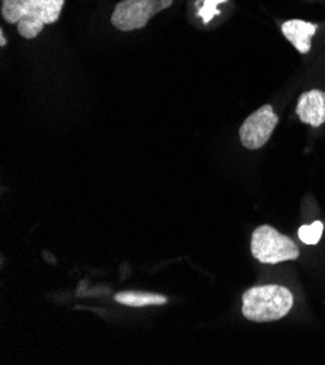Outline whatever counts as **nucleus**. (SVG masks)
Returning a JSON list of instances; mask_svg holds the SVG:
<instances>
[{
  "mask_svg": "<svg viewBox=\"0 0 325 365\" xmlns=\"http://www.w3.org/2000/svg\"><path fill=\"white\" fill-rule=\"evenodd\" d=\"M64 0H2V18L18 26L26 40L37 36L46 25L59 21Z\"/></svg>",
  "mask_w": 325,
  "mask_h": 365,
  "instance_id": "f257e3e1",
  "label": "nucleus"
},
{
  "mask_svg": "<svg viewBox=\"0 0 325 365\" xmlns=\"http://www.w3.org/2000/svg\"><path fill=\"white\" fill-rule=\"evenodd\" d=\"M294 307V296L281 285H260L246 289L242 296V314L257 323L284 317Z\"/></svg>",
  "mask_w": 325,
  "mask_h": 365,
  "instance_id": "f03ea898",
  "label": "nucleus"
},
{
  "mask_svg": "<svg viewBox=\"0 0 325 365\" xmlns=\"http://www.w3.org/2000/svg\"><path fill=\"white\" fill-rule=\"evenodd\" d=\"M251 253L261 264H279L299 258V247L284 235H280L271 226H260L251 239Z\"/></svg>",
  "mask_w": 325,
  "mask_h": 365,
  "instance_id": "7ed1b4c3",
  "label": "nucleus"
},
{
  "mask_svg": "<svg viewBox=\"0 0 325 365\" xmlns=\"http://www.w3.org/2000/svg\"><path fill=\"white\" fill-rule=\"evenodd\" d=\"M174 0H121L117 4L111 24L120 31H134L146 26L156 14L168 9Z\"/></svg>",
  "mask_w": 325,
  "mask_h": 365,
  "instance_id": "20e7f679",
  "label": "nucleus"
},
{
  "mask_svg": "<svg viewBox=\"0 0 325 365\" xmlns=\"http://www.w3.org/2000/svg\"><path fill=\"white\" fill-rule=\"evenodd\" d=\"M277 124L279 117L273 111V106H261L254 114H251L241 125L239 137L242 144L249 150L261 149L270 140Z\"/></svg>",
  "mask_w": 325,
  "mask_h": 365,
  "instance_id": "39448f33",
  "label": "nucleus"
},
{
  "mask_svg": "<svg viewBox=\"0 0 325 365\" xmlns=\"http://www.w3.org/2000/svg\"><path fill=\"white\" fill-rule=\"evenodd\" d=\"M299 120L314 128L325 123V92L314 89L301 95L296 106Z\"/></svg>",
  "mask_w": 325,
  "mask_h": 365,
  "instance_id": "423d86ee",
  "label": "nucleus"
},
{
  "mask_svg": "<svg viewBox=\"0 0 325 365\" xmlns=\"http://www.w3.org/2000/svg\"><path fill=\"white\" fill-rule=\"evenodd\" d=\"M316 25L311 22H305L301 19H292V21H286L281 25V32L284 35V38L292 43L294 47L301 53L306 54L309 53L312 47V36L316 32Z\"/></svg>",
  "mask_w": 325,
  "mask_h": 365,
  "instance_id": "0eeeda50",
  "label": "nucleus"
},
{
  "mask_svg": "<svg viewBox=\"0 0 325 365\" xmlns=\"http://www.w3.org/2000/svg\"><path fill=\"white\" fill-rule=\"evenodd\" d=\"M116 302L129 307H146L161 306L166 303V297L152 293H133V291H123L116 296Z\"/></svg>",
  "mask_w": 325,
  "mask_h": 365,
  "instance_id": "6e6552de",
  "label": "nucleus"
},
{
  "mask_svg": "<svg viewBox=\"0 0 325 365\" xmlns=\"http://www.w3.org/2000/svg\"><path fill=\"white\" fill-rule=\"evenodd\" d=\"M322 232H324V223L315 222V223H312L309 226H302L299 229V232H298V236H299V239L305 245L314 246V245H316L321 240Z\"/></svg>",
  "mask_w": 325,
  "mask_h": 365,
  "instance_id": "1a4fd4ad",
  "label": "nucleus"
},
{
  "mask_svg": "<svg viewBox=\"0 0 325 365\" xmlns=\"http://www.w3.org/2000/svg\"><path fill=\"white\" fill-rule=\"evenodd\" d=\"M225 2H226V0H204L203 6L200 9V14H199L201 16L203 22L207 24V22H210L213 19V16L219 15L221 12L218 11V5L219 4H225Z\"/></svg>",
  "mask_w": 325,
  "mask_h": 365,
  "instance_id": "9d476101",
  "label": "nucleus"
},
{
  "mask_svg": "<svg viewBox=\"0 0 325 365\" xmlns=\"http://www.w3.org/2000/svg\"><path fill=\"white\" fill-rule=\"evenodd\" d=\"M8 43H6V38H5V34H4V31H0V46L2 47H5Z\"/></svg>",
  "mask_w": 325,
  "mask_h": 365,
  "instance_id": "9b49d317",
  "label": "nucleus"
}]
</instances>
